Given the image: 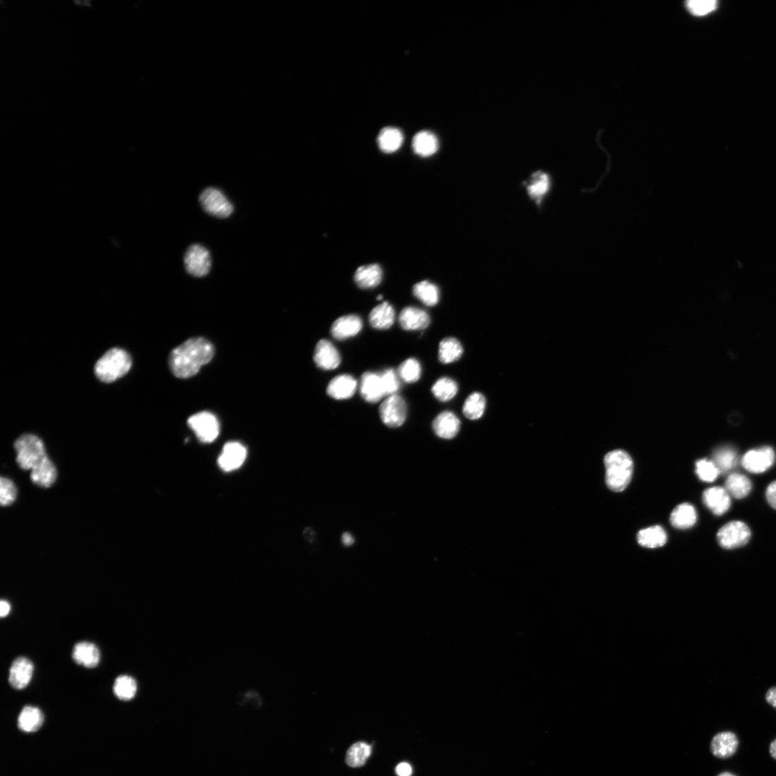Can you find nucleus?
Listing matches in <instances>:
<instances>
[{"instance_id": "obj_4", "label": "nucleus", "mask_w": 776, "mask_h": 776, "mask_svg": "<svg viewBox=\"0 0 776 776\" xmlns=\"http://www.w3.org/2000/svg\"><path fill=\"white\" fill-rule=\"evenodd\" d=\"M17 463L25 470H32L45 456L42 440L33 434L21 436L15 443Z\"/></svg>"}, {"instance_id": "obj_28", "label": "nucleus", "mask_w": 776, "mask_h": 776, "mask_svg": "<svg viewBox=\"0 0 776 776\" xmlns=\"http://www.w3.org/2000/svg\"><path fill=\"white\" fill-rule=\"evenodd\" d=\"M403 135L400 130L395 127L383 128L378 137V144L380 149L385 154H393L402 146Z\"/></svg>"}, {"instance_id": "obj_13", "label": "nucleus", "mask_w": 776, "mask_h": 776, "mask_svg": "<svg viewBox=\"0 0 776 776\" xmlns=\"http://www.w3.org/2000/svg\"><path fill=\"white\" fill-rule=\"evenodd\" d=\"M313 359L319 369L331 371L339 366L341 356L332 343L328 340H322L316 344Z\"/></svg>"}, {"instance_id": "obj_36", "label": "nucleus", "mask_w": 776, "mask_h": 776, "mask_svg": "<svg viewBox=\"0 0 776 776\" xmlns=\"http://www.w3.org/2000/svg\"><path fill=\"white\" fill-rule=\"evenodd\" d=\"M372 753V748L367 743L359 742L352 745L347 751L346 762L352 768H359L365 764Z\"/></svg>"}, {"instance_id": "obj_44", "label": "nucleus", "mask_w": 776, "mask_h": 776, "mask_svg": "<svg viewBox=\"0 0 776 776\" xmlns=\"http://www.w3.org/2000/svg\"><path fill=\"white\" fill-rule=\"evenodd\" d=\"M766 498L770 506L776 510V481L770 483L768 487Z\"/></svg>"}, {"instance_id": "obj_29", "label": "nucleus", "mask_w": 776, "mask_h": 776, "mask_svg": "<svg viewBox=\"0 0 776 776\" xmlns=\"http://www.w3.org/2000/svg\"><path fill=\"white\" fill-rule=\"evenodd\" d=\"M463 352V347L458 339L445 338L439 344V359L443 364H450L458 361Z\"/></svg>"}, {"instance_id": "obj_42", "label": "nucleus", "mask_w": 776, "mask_h": 776, "mask_svg": "<svg viewBox=\"0 0 776 776\" xmlns=\"http://www.w3.org/2000/svg\"><path fill=\"white\" fill-rule=\"evenodd\" d=\"M696 465L697 475L703 482H712L719 474L713 462L701 460L697 463Z\"/></svg>"}, {"instance_id": "obj_39", "label": "nucleus", "mask_w": 776, "mask_h": 776, "mask_svg": "<svg viewBox=\"0 0 776 776\" xmlns=\"http://www.w3.org/2000/svg\"><path fill=\"white\" fill-rule=\"evenodd\" d=\"M397 373L406 383H416L422 376L421 364L415 358L407 359L400 365Z\"/></svg>"}, {"instance_id": "obj_22", "label": "nucleus", "mask_w": 776, "mask_h": 776, "mask_svg": "<svg viewBox=\"0 0 776 776\" xmlns=\"http://www.w3.org/2000/svg\"><path fill=\"white\" fill-rule=\"evenodd\" d=\"M357 383L349 375H341L333 378L328 387V394L336 400L352 398L357 390Z\"/></svg>"}, {"instance_id": "obj_50", "label": "nucleus", "mask_w": 776, "mask_h": 776, "mask_svg": "<svg viewBox=\"0 0 776 776\" xmlns=\"http://www.w3.org/2000/svg\"><path fill=\"white\" fill-rule=\"evenodd\" d=\"M717 776H737V775L736 774L731 772L724 771V772H722L719 773Z\"/></svg>"}, {"instance_id": "obj_1", "label": "nucleus", "mask_w": 776, "mask_h": 776, "mask_svg": "<svg viewBox=\"0 0 776 776\" xmlns=\"http://www.w3.org/2000/svg\"><path fill=\"white\" fill-rule=\"evenodd\" d=\"M213 344L202 337L188 340L175 349L169 357L170 369L178 378L187 379L197 375L213 358Z\"/></svg>"}, {"instance_id": "obj_6", "label": "nucleus", "mask_w": 776, "mask_h": 776, "mask_svg": "<svg viewBox=\"0 0 776 776\" xmlns=\"http://www.w3.org/2000/svg\"><path fill=\"white\" fill-rule=\"evenodd\" d=\"M200 203L206 212L221 219L229 217L234 212V206L219 190L208 188L201 195Z\"/></svg>"}, {"instance_id": "obj_12", "label": "nucleus", "mask_w": 776, "mask_h": 776, "mask_svg": "<svg viewBox=\"0 0 776 776\" xmlns=\"http://www.w3.org/2000/svg\"><path fill=\"white\" fill-rule=\"evenodd\" d=\"M34 672L33 662L25 657H18L12 664L9 671V683L17 690L25 689L32 680Z\"/></svg>"}, {"instance_id": "obj_43", "label": "nucleus", "mask_w": 776, "mask_h": 776, "mask_svg": "<svg viewBox=\"0 0 776 776\" xmlns=\"http://www.w3.org/2000/svg\"><path fill=\"white\" fill-rule=\"evenodd\" d=\"M386 396L395 395L399 390V376L393 369H387L380 374Z\"/></svg>"}, {"instance_id": "obj_49", "label": "nucleus", "mask_w": 776, "mask_h": 776, "mask_svg": "<svg viewBox=\"0 0 776 776\" xmlns=\"http://www.w3.org/2000/svg\"><path fill=\"white\" fill-rule=\"evenodd\" d=\"M769 752L770 756L776 760V739L770 743Z\"/></svg>"}, {"instance_id": "obj_14", "label": "nucleus", "mask_w": 776, "mask_h": 776, "mask_svg": "<svg viewBox=\"0 0 776 776\" xmlns=\"http://www.w3.org/2000/svg\"><path fill=\"white\" fill-rule=\"evenodd\" d=\"M739 743V739L736 734L730 731L721 732L713 737L710 751L717 758L728 759L736 755Z\"/></svg>"}, {"instance_id": "obj_2", "label": "nucleus", "mask_w": 776, "mask_h": 776, "mask_svg": "<svg viewBox=\"0 0 776 776\" xmlns=\"http://www.w3.org/2000/svg\"><path fill=\"white\" fill-rule=\"evenodd\" d=\"M606 483L613 491H623L630 484L633 472L630 456L623 450H615L606 454Z\"/></svg>"}, {"instance_id": "obj_33", "label": "nucleus", "mask_w": 776, "mask_h": 776, "mask_svg": "<svg viewBox=\"0 0 776 776\" xmlns=\"http://www.w3.org/2000/svg\"><path fill=\"white\" fill-rule=\"evenodd\" d=\"M550 178L548 174L542 171H538L532 175L527 185V191L529 196L537 202L549 192L550 188Z\"/></svg>"}, {"instance_id": "obj_37", "label": "nucleus", "mask_w": 776, "mask_h": 776, "mask_svg": "<svg viewBox=\"0 0 776 776\" xmlns=\"http://www.w3.org/2000/svg\"><path fill=\"white\" fill-rule=\"evenodd\" d=\"M415 296L429 306H434L439 301L440 293L438 287L427 281L417 284L413 289Z\"/></svg>"}, {"instance_id": "obj_27", "label": "nucleus", "mask_w": 776, "mask_h": 776, "mask_svg": "<svg viewBox=\"0 0 776 776\" xmlns=\"http://www.w3.org/2000/svg\"><path fill=\"white\" fill-rule=\"evenodd\" d=\"M697 515L695 509L688 504L677 506L672 512L670 521L672 526L678 529H687L693 527L697 522Z\"/></svg>"}, {"instance_id": "obj_51", "label": "nucleus", "mask_w": 776, "mask_h": 776, "mask_svg": "<svg viewBox=\"0 0 776 776\" xmlns=\"http://www.w3.org/2000/svg\"><path fill=\"white\" fill-rule=\"evenodd\" d=\"M377 299H378V300H382V299H383V296H378V298H377Z\"/></svg>"}, {"instance_id": "obj_20", "label": "nucleus", "mask_w": 776, "mask_h": 776, "mask_svg": "<svg viewBox=\"0 0 776 776\" xmlns=\"http://www.w3.org/2000/svg\"><path fill=\"white\" fill-rule=\"evenodd\" d=\"M461 422L458 417L451 412H444L438 415L433 422L434 433L440 438L453 439L458 434Z\"/></svg>"}, {"instance_id": "obj_31", "label": "nucleus", "mask_w": 776, "mask_h": 776, "mask_svg": "<svg viewBox=\"0 0 776 776\" xmlns=\"http://www.w3.org/2000/svg\"><path fill=\"white\" fill-rule=\"evenodd\" d=\"M725 490L729 495L736 499H743L750 494L752 483L746 476L735 473L726 479Z\"/></svg>"}, {"instance_id": "obj_7", "label": "nucleus", "mask_w": 776, "mask_h": 776, "mask_svg": "<svg viewBox=\"0 0 776 776\" xmlns=\"http://www.w3.org/2000/svg\"><path fill=\"white\" fill-rule=\"evenodd\" d=\"M190 428L195 432L200 441L212 443L219 434V423L212 413L203 412L192 416L188 420Z\"/></svg>"}, {"instance_id": "obj_46", "label": "nucleus", "mask_w": 776, "mask_h": 776, "mask_svg": "<svg viewBox=\"0 0 776 776\" xmlns=\"http://www.w3.org/2000/svg\"><path fill=\"white\" fill-rule=\"evenodd\" d=\"M765 697L767 703L776 710V686L770 688Z\"/></svg>"}, {"instance_id": "obj_5", "label": "nucleus", "mask_w": 776, "mask_h": 776, "mask_svg": "<svg viewBox=\"0 0 776 776\" xmlns=\"http://www.w3.org/2000/svg\"><path fill=\"white\" fill-rule=\"evenodd\" d=\"M751 538L749 527L741 521H732L721 528L717 540L724 550H732L746 545Z\"/></svg>"}, {"instance_id": "obj_41", "label": "nucleus", "mask_w": 776, "mask_h": 776, "mask_svg": "<svg viewBox=\"0 0 776 776\" xmlns=\"http://www.w3.org/2000/svg\"><path fill=\"white\" fill-rule=\"evenodd\" d=\"M17 489L12 480L2 477L0 480V504L2 506H8L16 500Z\"/></svg>"}, {"instance_id": "obj_34", "label": "nucleus", "mask_w": 776, "mask_h": 776, "mask_svg": "<svg viewBox=\"0 0 776 776\" xmlns=\"http://www.w3.org/2000/svg\"><path fill=\"white\" fill-rule=\"evenodd\" d=\"M138 691V683L134 678L127 675L117 677L113 686L115 695L122 701H130Z\"/></svg>"}, {"instance_id": "obj_3", "label": "nucleus", "mask_w": 776, "mask_h": 776, "mask_svg": "<svg viewBox=\"0 0 776 776\" xmlns=\"http://www.w3.org/2000/svg\"><path fill=\"white\" fill-rule=\"evenodd\" d=\"M131 366L129 354L123 349L113 348L98 360L95 371L101 381L109 383L125 376Z\"/></svg>"}, {"instance_id": "obj_38", "label": "nucleus", "mask_w": 776, "mask_h": 776, "mask_svg": "<svg viewBox=\"0 0 776 776\" xmlns=\"http://www.w3.org/2000/svg\"><path fill=\"white\" fill-rule=\"evenodd\" d=\"M459 387L458 383L451 378H441L433 386L432 391L436 399L441 402H447L453 399L458 394Z\"/></svg>"}, {"instance_id": "obj_16", "label": "nucleus", "mask_w": 776, "mask_h": 776, "mask_svg": "<svg viewBox=\"0 0 776 776\" xmlns=\"http://www.w3.org/2000/svg\"><path fill=\"white\" fill-rule=\"evenodd\" d=\"M705 506L716 516L724 514L731 506V499L727 491L715 487L707 490L703 494Z\"/></svg>"}, {"instance_id": "obj_40", "label": "nucleus", "mask_w": 776, "mask_h": 776, "mask_svg": "<svg viewBox=\"0 0 776 776\" xmlns=\"http://www.w3.org/2000/svg\"><path fill=\"white\" fill-rule=\"evenodd\" d=\"M718 6L715 0H690L686 7L695 16H705L714 11Z\"/></svg>"}, {"instance_id": "obj_19", "label": "nucleus", "mask_w": 776, "mask_h": 776, "mask_svg": "<svg viewBox=\"0 0 776 776\" xmlns=\"http://www.w3.org/2000/svg\"><path fill=\"white\" fill-rule=\"evenodd\" d=\"M360 393L364 400L377 403L386 396L380 374L368 372L361 379Z\"/></svg>"}, {"instance_id": "obj_8", "label": "nucleus", "mask_w": 776, "mask_h": 776, "mask_svg": "<svg viewBox=\"0 0 776 776\" xmlns=\"http://www.w3.org/2000/svg\"><path fill=\"white\" fill-rule=\"evenodd\" d=\"M185 265L192 277H204L208 275L212 267L210 253L201 245H193L186 252Z\"/></svg>"}, {"instance_id": "obj_23", "label": "nucleus", "mask_w": 776, "mask_h": 776, "mask_svg": "<svg viewBox=\"0 0 776 776\" xmlns=\"http://www.w3.org/2000/svg\"><path fill=\"white\" fill-rule=\"evenodd\" d=\"M383 279V271L378 264L359 267L354 274V281L361 289H373L378 286Z\"/></svg>"}, {"instance_id": "obj_48", "label": "nucleus", "mask_w": 776, "mask_h": 776, "mask_svg": "<svg viewBox=\"0 0 776 776\" xmlns=\"http://www.w3.org/2000/svg\"><path fill=\"white\" fill-rule=\"evenodd\" d=\"M342 543L346 546H350L354 543L353 536L349 533H344L342 537Z\"/></svg>"}, {"instance_id": "obj_26", "label": "nucleus", "mask_w": 776, "mask_h": 776, "mask_svg": "<svg viewBox=\"0 0 776 776\" xmlns=\"http://www.w3.org/2000/svg\"><path fill=\"white\" fill-rule=\"evenodd\" d=\"M43 714L37 707L27 706L21 711L18 720V727L25 733H34L41 727Z\"/></svg>"}, {"instance_id": "obj_45", "label": "nucleus", "mask_w": 776, "mask_h": 776, "mask_svg": "<svg viewBox=\"0 0 776 776\" xmlns=\"http://www.w3.org/2000/svg\"><path fill=\"white\" fill-rule=\"evenodd\" d=\"M398 776H410L412 774V768L407 763H401L395 768Z\"/></svg>"}, {"instance_id": "obj_24", "label": "nucleus", "mask_w": 776, "mask_h": 776, "mask_svg": "<svg viewBox=\"0 0 776 776\" xmlns=\"http://www.w3.org/2000/svg\"><path fill=\"white\" fill-rule=\"evenodd\" d=\"M437 137L432 132L421 131L413 139L412 146L416 154L422 157H429L439 150Z\"/></svg>"}, {"instance_id": "obj_32", "label": "nucleus", "mask_w": 776, "mask_h": 776, "mask_svg": "<svg viewBox=\"0 0 776 776\" xmlns=\"http://www.w3.org/2000/svg\"><path fill=\"white\" fill-rule=\"evenodd\" d=\"M637 541L644 547L654 549V548L663 546L666 543L667 535L663 528L656 526L639 532Z\"/></svg>"}, {"instance_id": "obj_47", "label": "nucleus", "mask_w": 776, "mask_h": 776, "mask_svg": "<svg viewBox=\"0 0 776 776\" xmlns=\"http://www.w3.org/2000/svg\"><path fill=\"white\" fill-rule=\"evenodd\" d=\"M11 608L10 603L6 601L3 600L1 603H0V615H1V618L8 616L11 612Z\"/></svg>"}, {"instance_id": "obj_35", "label": "nucleus", "mask_w": 776, "mask_h": 776, "mask_svg": "<svg viewBox=\"0 0 776 776\" xmlns=\"http://www.w3.org/2000/svg\"><path fill=\"white\" fill-rule=\"evenodd\" d=\"M486 408L485 397L480 393H473L465 400L463 405V414L470 420L480 419Z\"/></svg>"}, {"instance_id": "obj_21", "label": "nucleus", "mask_w": 776, "mask_h": 776, "mask_svg": "<svg viewBox=\"0 0 776 776\" xmlns=\"http://www.w3.org/2000/svg\"><path fill=\"white\" fill-rule=\"evenodd\" d=\"M57 478V468L47 455L31 470L30 479L39 487H50Z\"/></svg>"}, {"instance_id": "obj_18", "label": "nucleus", "mask_w": 776, "mask_h": 776, "mask_svg": "<svg viewBox=\"0 0 776 776\" xmlns=\"http://www.w3.org/2000/svg\"><path fill=\"white\" fill-rule=\"evenodd\" d=\"M72 658L76 664L86 668H93L99 665L101 654L99 648L95 644L83 642L74 646Z\"/></svg>"}, {"instance_id": "obj_25", "label": "nucleus", "mask_w": 776, "mask_h": 776, "mask_svg": "<svg viewBox=\"0 0 776 776\" xmlns=\"http://www.w3.org/2000/svg\"><path fill=\"white\" fill-rule=\"evenodd\" d=\"M395 317L393 307L388 302H383L371 312L369 321L373 328L384 330L393 326Z\"/></svg>"}, {"instance_id": "obj_30", "label": "nucleus", "mask_w": 776, "mask_h": 776, "mask_svg": "<svg viewBox=\"0 0 776 776\" xmlns=\"http://www.w3.org/2000/svg\"><path fill=\"white\" fill-rule=\"evenodd\" d=\"M738 456L736 449L724 446L716 450L713 455V463L719 474L732 470L737 465Z\"/></svg>"}, {"instance_id": "obj_10", "label": "nucleus", "mask_w": 776, "mask_h": 776, "mask_svg": "<svg viewBox=\"0 0 776 776\" xmlns=\"http://www.w3.org/2000/svg\"><path fill=\"white\" fill-rule=\"evenodd\" d=\"M246 447L240 442L226 443L219 456L218 465L224 472H233L242 467L246 461Z\"/></svg>"}, {"instance_id": "obj_17", "label": "nucleus", "mask_w": 776, "mask_h": 776, "mask_svg": "<svg viewBox=\"0 0 776 776\" xmlns=\"http://www.w3.org/2000/svg\"><path fill=\"white\" fill-rule=\"evenodd\" d=\"M361 329V319L356 315H347L339 318L333 323L331 334L334 338L344 340L356 336Z\"/></svg>"}, {"instance_id": "obj_9", "label": "nucleus", "mask_w": 776, "mask_h": 776, "mask_svg": "<svg viewBox=\"0 0 776 776\" xmlns=\"http://www.w3.org/2000/svg\"><path fill=\"white\" fill-rule=\"evenodd\" d=\"M380 416L386 426L390 428L401 427L407 418L404 399L397 395L388 397L380 407Z\"/></svg>"}, {"instance_id": "obj_11", "label": "nucleus", "mask_w": 776, "mask_h": 776, "mask_svg": "<svg viewBox=\"0 0 776 776\" xmlns=\"http://www.w3.org/2000/svg\"><path fill=\"white\" fill-rule=\"evenodd\" d=\"M775 460L773 449L770 446H764L747 452L742 460V465L748 472L759 474L770 469Z\"/></svg>"}, {"instance_id": "obj_15", "label": "nucleus", "mask_w": 776, "mask_h": 776, "mask_svg": "<svg viewBox=\"0 0 776 776\" xmlns=\"http://www.w3.org/2000/svg\"><path fill=\"white\" fill-rule=\"evenodd\" d=\"M398 319L400 327L407 331L424 330L431 324V318L427 312L412 306L403 309Z\"/></svg>"}]
</instances>
